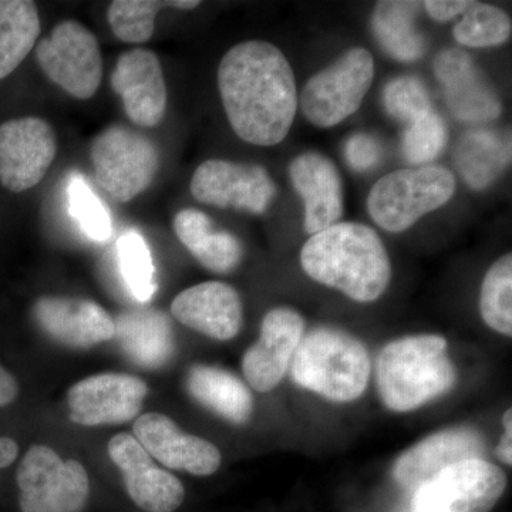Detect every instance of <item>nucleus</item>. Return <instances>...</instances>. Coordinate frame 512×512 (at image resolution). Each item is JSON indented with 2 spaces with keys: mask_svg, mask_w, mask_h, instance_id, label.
Instances as JSON below:
<instances>
[{
  "mask_svg": "<svg viewBox=\"0 0 512 512\" xmlns=\"http://www.w3.org/2000/svg\"><path fill=\"white\" fill-rule=\"evenodd\" d=\"M454 26L453 35L467 47L500 46L511 37L512 25L504 10L473 3Z\"/></svg>",
  "mask_w": 512,
  "mask_h": 512,
  "instance_id": "nucleus-32",
  "label": "nucleus"
},
{
  "mask_svg": "<svg viewBox=\"0 0 512 512\" xmlns=\"http://www.w3.org/2000/svg\"><path fill=\"white\" fill-rule=\"evenodd\" d=\"M507 488L500 467L471 458L441 471L414 491L412 512H490Z\"/></svg>",
  "mask_w": 512,
  "mask_h": 512,
  "instance_id": "nucleus-10",
  "label": "nucleus"
},
{
  "mask_svg": "<svg viewBox=\"0 0 512 512\" xmlns=\"http://www.w3.org/2000/svg\"><path fill=\"white\" fill-rule=\"evenodd\" d=\"M147 393L140 377L123 373L87 377L67 393L70 420L80 426L127 423L140 414Z\"/></svg>",
  "mask_w": 512,
  "mask_h": 512,
  "instance_id": "nucleus-13",
  "label": "nucleus"
},
{
  "mask_svg": "<svg viewBox=\"0 0 512 512\" xmlns=\"http://www.w3.org/2000/svg\"><path fill=\"white\" fill-rule=\"evenodd\" d=\"M218 89L241 140L271 147L288 136L299 97L291 63L278 47L264 40L232 47L218 67Z\"/></svg>",
  "mask_w": 512,
  "mask_h": 512,
  "instance_id": "nucleus-1",
  "label": "nucleus"
},
{
  "mask_svg": "<svg viewBox=\"0 0 512 512\" xmlns=\"http://www.w3.org/2000/svg\"><path fill=\"white\" fill-rule=\"evenodd\" d=\"M40 35L39 10L30 0H0V80L22 64Z\"/></svg>",
  "mask_w": 512,
  "mask_h": 512,
  "instance_id": "nucleus-27",
  "label": "nucleus"
},
{
  "mask_svg": "<svg viewBox=\"0 0 512 512\" xmlns=\"http://www.w3.org/2000/svg\"><path fill=\"white\" fill-rule=\"evenodd\" d=\"M289 177L305 204V231L315 235L338 224L343 215V185L336 165L319 153H303L289 164Z\"/></svg>",
  "mask_w": 512,
  "mask_h": 512,
  "instance_id": "nucleus-22",
  "label": "nucleus"
},
{
  "mask_svg": "<svg viewBox=\"0 0 512 512\" xmlns=\"http://www.w3.org/2000/svg\"><path fill=\"white\" fill-rule=\"evenodd\" d=\"M471 5L473 2H467V0H429V2H424V8L430 18L437 22H448V20L456 18L466 12Z\"/></svg>",
  "mask_w": 512,
  "mask_h": 512,
  "instance_id": "nucleus-37",
  "label": "nucleus"
},
{
  "mask_svg": "<svg viewBox=\"0 0 512 512\" xmlns=\"http://www.w3.org/2000/svg\"><path fill=\"white\" fill-rule=\"evenodd\" d=\"M174 231L191 255L214 274H229L244 258V248L231 232L217 231L205 212L188 208L174 218Z\"/></svg>",
  "mask_w": 512,
  "mask_h": 512,
  "instance_id": "nucleus-24",
  "label": "nucleus"
},
{
  "mask_svg": "<svg viewBox=\"0 0 512 512\" xmlns=\"http://www.w3.org/2000/svg\"><path fill=\"white\" fill-rule=\"evenodd\" d=\"M377 390L392 412L406 413L443 396L456 384V367L441 335L393 340L377 359Z\"/></svg>",
  "mask_w": 512,
  "mask_h": 512,
  "instance_id": "nucleus-3",
  "label": "nucleus"
},
{
  "mask_svg": "<svg viewBox=\"0 0 512 512\" xmlns=\"http://www.w3.org/2000/svg\"><path fill=\"white\" fill-rule=\"evenodd\" d=\"M36 59L46 76L74 99H90L99 90L103 79L99 40L77 20H63L52 35L40 40Z\"/></svg>",
  "mask_w": 512,
  "mask_h": 512,
  "instance_id": "nucleus-9",
  "label": "nucleus"
},
{
  "mask_svg": "<svg viewBox=\"0 0 512 512\" xmlns=\"http://www.w3.org/2000/svg\"><path fill=\"white\" fill-rule=\"evenodd\" d=\"M480 312L484 322L501 335H512V256L491 265L481 286Z\"/></svg>",
  "mask_w": 512,
  "mask_h": 512,
  "instance_id": "nucleus-30",
  "label": "nucleus"
},
{
  "mask_svg": "<svg viewBox=\"0 0 512 512\" xmlns=\"http://www.w3.org/2000/svg\"><path fill=\"white\" fill-rule=\"evenodd\" d=\"M114 339L131 362L144 369H163L175 352L174 330L165 313L126 312L114 320Z\"/></svg>",
  "mask_w": 512,
  "mask_h": 512,
  "instance_id": "nucleus-23",
  "label": "nucleus"
},
{
  "mask_svg": "<svg viewBox=\"0 0 512 512\" xmlns=\"http://www.w3.org/2000/svg\"><path fill=\"white\" fill-rule=\"evenodd\" d=\"M133 431L144 450L165 467L207 477L221 466L222 456L214 444L184 433L165 414H143L134 423Z\"/></svg>",
  "mask_w": 512,
  "mask_h": 512,
  "instance_id": "nucleus-17",
  "label": "nucleus"
},
{
  "mask_svg": "<svg viewBox=\"0 0 512 512\" xmlns=\"http://www.w3.org/2000/svg\"><path fill=\"white\" fill-rule=\"evenodd\" d=\"M370 369L366 346L350 333L330 328L303 336L291 363L292 379L299 387L340 403L362 397Z\"/></svg>",
  "mask_w": 512,
  "mask_h": 512,
  "instance_id": "nucleus-4",
  "label": "nucleus"
},
{
  "mask_svg": "<svg viewBox=\"0 0 512 512\" xmlns=\"http://www.w3.org/2000/svg\"><path fill=\"white\" fill-rule=\"evenodd\" d=\"M70 215L84 234L96 242H106L113 234V222L106 205L93 192L82 175L73 174L67 185Z\"/></svg>",
  "mask_w": 512,
  "mask_h": 512,
  "instance_id": "nucleus-33",
  "label": "nucleus"
},
{
  "mask_svg": "<svg viewBox=\"0 0 512 512\" xmlns=\"http://www.w3.org/2000/svg\"><path fill=\"white\" fill-rule=\"evenodd\" d=\"M191 194L202 204L261 215L276 197V185L261 165L208 160L195 170Z\"/></svg>",
  "mask_w": 512,
  "mask_h": 512,
  "instance_id": "nucleus-11",
  "label": "nucleus"
},
{
  "mask_svg": "<svg viewBox=\"0 0 512 512\" xmlns=\"http://www.w3.org/2000/svg\"><path fill=\"white\" fill-rule=\"evenodd\" d=\"M33 318L50 339L70 349H90L114 339L116 326L106 309L89 299L43 296Z\"/></svg>",
  "mask_w": 512,
  "mask_h": 512,
  "instance_id": "nucleus-18",
  "label": "nucleus"
},
{
  "mask_svg": "<svg viewBox=\"0 0 512 512\" xmlns=\"http://www.w3.org/2000/svg\"><path fill=\"white\" fill-rule=\"evenodd\" d=\"M198 0H114L107 10L114 36L126 43H144L153 37L158 12L165 8L191 10Z\"/></svg>",
  "mask_w": 512,
  "mask_h": 512,
  "instance_id": "nucleus-29",
  "label": "nucleus"
},
{
  "mask_svg": "<svg viewBox=\"0 0 512 512\" xmlns=\"http://www.w3.org/2000/svg\"><path fill=\"white\" fill-rule=\"evenodd\" d=\"M504 433L500 444L495 448V454L507 466L512 464V409H508L503 416Z\"/></svg>",
  "mask_w": 512,
  "mask_h": 512,
  "instance_id": "nucleus-38",
  "label": "nucleus"
},
{
  "mask_svg": "<svg viewBox=\"0 0 512 512\" xmlns=\"http://www.w3.org/2000/svg\"><path fill=\"white\" fill-rule=\"evenodd\" d=\"M57 154L53 127L39 117L0 124V184L12 192L28 191L45 178Z\"/></svg>",
  "mask_w": 512,
  "mask_h": 512,
  "instance_id": "nucleus-12",
  "label": "nucleus"
},
{
  "mask_svg": "<svg viewBox=\"0 0 512 512\" xmlns=\"http://www.w3.org/2000/svg\"><path fill=\"white\" fill-rule=\"evenodd\" d=\"M94 180L110 200L130 202L153 184L160 170V151L146 134L111 126L90 147Z\"/></svg>",
  "mask_w": 512,
  "mask_h": 512,
  "instance_id": "nucleus-6",
  "label": "nucleus"
},
{
  "mask_svg": "<svg viewBox=\"0 0 512 512\" xmlns=\"http://www.w3.org/2000/svg\"><path fill=\"white\" fill-rule=\"evenodd\" d=\"M19 386L15 377L10 375L8 370L0 366V409L15 402L18 397Z\"/></svg>",
  "mask_w": 512,
  "mask_h": 512,
  "instance_id": "nucleus-39",
  "label": "nucleus"
},
{
  "mask_svg": "<svg viewBox=\"0 0 512 512\" xmlns=\"http://www.w3.org/2000/svg\"><path fill=\"white\" fill-rule=\"evenodd\" d=\"M303 271L352 301L375 302L392 279V265L375 229L338 222L311 235L301 251Z\"/></svg>",
  "mask_w": 512,
  "mask_h": 512,
  "instance_id": "nucleus-2",
  "label": "nucleus"
},
{
  "mask_svg": "<svg viewBox=\"0 0 512 512\" xmlns=\"http://www.w3.org/2000/svg\"><path fill=\"white\" fill-rule=\"evenodd\" d=\"M305 320L291 308H276L262 320L258 342L242 357V372L252 389L268 393L282 382L301 345Z\"/></svg>",
  "mask_w": 512,
  "mask_h": 512,
  "instance_id": "nucleus-14",
  "label": "nucleus"
},
{
  "mask_svg": "<svg viewBox=\"0 0 512 512\" xmlns=\"http://www.w3.org/2000/svg\"><path fill=\"white\" fill-rule=\"evenodd\" d=\"M18 456V443L9 437H0V468L12 466Z\"/></svg>",
  "mask_w": 512,
  "mask_h": 512,
  "instance_id": "nucleus-40",
  "label": "nucleus"
},
{
  "mask_svg": "<svg viewBox=\"0 0 512 512\" xmlns=\"http://www.w3.org/2000/svg\"><path fill=\"white\" fill-rule=\"evenodd\" d=\"M111 87L123 100L128 119L138 127H157L167 110V86L156 53L127 50L117 59Z\"/></svg>",
  "mask_w": 512,
  "mask_h": 512,
  "instance_id": "nucleus-16",
  "label": "nucleus"
},
{
  "mask_svg": "<svg viewBox=\"0 0 512 512\" xmlns=\"http://www.w3.org/2000/svg\"><path fill=\"white\" fill-rule=\"evenodd\" d=\"M20 512H82L90 495L86 468L47 446H32L16 474Z\"/></svg>",
  "mask_w": 512,
  "mask_h": 512,
  "instance_id": "nucleus-7",
  "label": "nucleus"
},
{
  "mask_svg": "<svg viewBox=\"0 0 512 512\" xmlns=\"http://www.w3.org/2000/svg\"><path fill=\"white\" fill-rule=\"evenodd\" d=\"M187 389L202 406L232 424L247 423L254 412V399L247 384L217 366H192Z\"/></svg>",
  "mask_w": 512,
  "mask_h": 512,
  "instance_id": "nucleus-25",
  "label": "nucleus"
},
{
  "mask_svg": "<svg viewBox=\"0 0 512 512\" xmlns=\"http://www.w3.org/2000/svg\"><path fill=\"white\" fill-rule=\"evenodd\" d=\"M373 77L375 60L370 52L362 47L348 50L305 84L299 100L303 116L320 128L342 123L360 109Z\"/></svg>",
  "mask_w": 512,
  "mask_h": 512,
  "instance_id": "nucleus-8",
  "label": "nucleus"
},
{
  "mask_svg": "<svg viewBox=\"0 0 512 512\" xmlns=\"http://www.w3.org/2000/svg\"><path fill=\"white\" fill-rule=\"evenodd\" d=\"M485 444L477 431L447 429L437 431L397 458L393 477L400 487L417 491L441 471L460 461L481 458Z\"/></svg>",
  "mask_w": 512,
  "mask_h": 512,
  "instance_id": "nucleus-19",
  "label": "nucleus"
},
{
  "mask_svg": "<svg viewBox=\"0 0 512 512\" xmlns=\"http://www.w3.org/2000/svg\"><path fill=\"white\" fill-rule=\"evenodd\" d=\"M434 73L443 84L451 113L458 120L485 123L501 116L500 99L463 50L446 49L439 53L434 60Z\"/></svg>",
  "mask_w": 512,
  "mask_h": 512,
  "instance_id": "nucleus-21",
  "label": "nucleus"
},
{
  "mask_svg": "<svg viewBox=\"0 0 512 512\" xmlns=\"http://www.w3.org/2000/svg\"><path fill=\"white\" fill-rule=\"evenodd\" d=\"M109 456L120 468L131 500L148 512H173L184 503V485L154 463L136 437L120 433L110 440Z\"/></svg>",
  "mask_w": 512,
  "mask_h": 512,
  "instance_id": "nucleus-15",
  "label": "nucleus"
},
{
  "mask_svg": "<svg viewBox=\"0 0 512 512\" xmlns=\"http://www.w3.org/2000/svg\"><path fill=\"white\" fill-rule=\"evenodd\" d=\"M117 264L131 295L148 302L157 291L156 269L146 239L137 231H127L117 241Z\"/></svg>",
  "mask_w": 512,
  "mask_h": 512,
  "instance_id": "nucleus-31",
  "label": "nucleus"
},
{
  "mask_svg": "<svg viewBox=\"0 0 512 512\" xmlns=\"http://www.w3.org/2000/svg\"><path fill=\"white\" fill-rule=\"evenodd\" d=\"M456 192V178L443 167L403 168L380 178L367 200L370 217L389 232H403L443 207Z\"/></svg>",
  "mask_w": 512,
  "mask_h": 512,
  "instance_id": "nucleus-5",
  "label": "nucleus"
},
{
  "mask_svg": "<svg viewBox=\"0 0 512 512\" xmlns=\"http://www.w3.org/2000/svg\"><path fill=\"white\" fill-rule=\"evenodd\" d=\"M171 313L184 326L207 338L234 339L244 318V306L237 289L224 282H202L178 293Z\"/></svg>",
  "mask_w": 512,
  "mask_h": 512,
  "instance_id": "nucleus-20",
  "label": "nucleus"
},
{
  "mask_svg": "<svg viewBox=\"0 0 512 512\" xmlns=\"http://www.w3.org/2000/svg\"><path fill=\"white\" fill-rule=\"evenodd\" d=\"M454 160L468 187L485 190L511 163L510 137L488 130L468 133L457 144Z\"/></svg>",
  "mask_w": 512,
  "mask_h": 512,
  "instance_id": "nucleus-26",
  "label": "nucleus"
},
{
  "mask_svg": "<svg viewBox=\"0 0 512 512\" xmlns=\"http://www.w3.org/2000/svg\"><path fill=\"white\" fill-rule=\"evenodd\" d=\"M383 156L382 144L375 137L366 133L353 134L346 141L345 158L350 168L359 173L372 170L380 163Z\"/></svg>",
  "mask_w": 512,
  "mask_h": 512,
  "instance_id": "nucleus-36",
  "label": "nucleus"
},
{
  "mask_svg": "<svg viewBox=\"0 0 512 512\" xmlns=\"http://www.w3.org/2000/svg\"><path fill=\"white\" fill-rule=\"evenodd\" d=\"M383 104L393 119L410 124L431 111L426 87L414 76L396 77L383 92Z\"/></svg>",
  "mask_w": 512,
  "mask_h": 512,
  "instance_id": "nucleus-35",
  "label": "nucleus"
},
{
  "mask_svg": "<svg viewBox=\"0 0 512 512\" xmlns=\"http://www.w3.org/2000/svg\"><path fill=\"white\" fill-rule=\"evenodd\" d=\"M417 2H380L373 13L372 28L383 49L400 62L423 56L426 40L417 30Z\"/></svg>",
  "mask_w": 512,
  "mask_h": 512,
  "instance_id": "nucleus-28",
  "label": "nucleus"
},
{
  "mask_svg": "<svg viewBox=\"0 0 512 512\" xmlns=\"http://www.w3.org/2000/svg\"><path fill=\"white\" fill-rule=\"evenodd\" d=\"M447 144V127L439 114L430 111L407 124L402 138V153L407 163L423 165L440 156Z\"/></svg>",
  "mask_w": 512,
  "mask_h": 512,
  "instance_id": "nucleus-34",
  "label": "nucleus"
}]
</instances>
